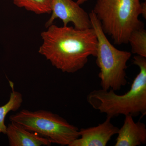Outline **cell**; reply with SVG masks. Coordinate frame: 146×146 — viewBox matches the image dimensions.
<instances>
[{
    "instance_id": "6da1fadb",
    "label": "cell",
    "mask_w": 146,
    "mask_h": 146,
    "mask_svg": "<svg viewBox=\"0 0 146 146\" xmlns=\"http://www.w3.org/2000/svg\"><path fill=\"white\" fill-rule=\"evenodd\" d=\"M47 29L41 33L43 42L38 52L63 72L79 71L89 56H96L98 41L93 28L79 30L53 24Z\"/></svg>"
},
{
    "instance_id": "7a4b0ae2",
    "label": "cell",
    "mask_w": 146,
    "mask_h": 146,
    "mask_svg": "<svg viewBox=\"0 0 146 146\" xmlns=\"http://www.w3.org/2000/svg\"><path fill=\"white\" fill-rule=\"evenodd\" d=\"M133 62L140 69L130 89L123 95H118L112 89H96L86 100L92 108L111 118L120 115L133 117L146 114V57L136 55Z\"/></svg>"
},
{
    "instance_id": "3957f363",
    "label": "cell",
    "mask_w": 146,
    "mask_h": 146,
    "mask_svg": "<svg viewBox=\"0 0 146 146\" xmlns=\"http://www.w3.org/2000/svg\"><path fill=\"white\" fill-rule=\"evenodd\" d=\"M140 0H97L94 12L105 34L117 45L127 44L132 32L144 28Z\"/></svg>"
},
{
    "instance_id": "277c9868",
    "label": "cell",
    "mask_w": 146,
    "mask_h": 146,
    "mask_svg": "<svg viewBox=\"0 0 146 146\" xmlns=\"http://www.w3.org/2000/svg\"><path fill=\"white\" fill-rule=\"evenodd\" d=\"M92 27L98 41L96 64L100 68L99 78L102 89L119 91L127 83L126 70L131 52L115 48L108 39L100 23L91 11L89 13Z\"/></svg>"
},
{
    "instance_id": "5b68a950",
    "label": "cell",
    "mask_w": 146,
    "mask_h": 146,
    "mask_svg": "<svg viewBox=\"0 0 146 146\" xmlns=\"http://www.w3.org/2000/svg\"><path fill=\"white\" fill-rule=\"evenodd\" d=\"M9 120L46 138L51 143L70 146L80 137L78 128L59 115L47 110L23 109L11 115Z\"/></svg>"
},
{
    "instance_id": "8992f818",
    "label": "cell",
    "mask_w": 146,
    "mask_h": 146,
    "mask_svg": "<svg viewBox=\"0 0 146 146\" xmlns=\"http://www.w3.org/2000/svg\"><path fill=\"white\" fill-rule=\"evenodd\" d=\"M51 16L45 24L46 28L58 18L62 21L63 26L72 23L74 27L78 29L92 28L89 14L76 2L73 0H51Z\"/></svg>"
},
{
    "instance_id": "52a82bcc",
    "label": "cell",
    "mask_w": 146,
    "mask_h": 146,
    "mask_svg": "<svg viewBox=\"0 0 146 146\" xmlns=\"http://www.w3.org/2000/svg\"><path fill=\"white\" fill-rule=\"evenodd\" d=\"M111 118L107 117L96 126L79 129L80 137L70 146H106L112 136L117 134L119 128L111 122Z\"/></svg>"
},
{
    "instance_id": "ba28073f",
    "label": "cell",
    "mask_w": 146,
    "mask_h": 146,
    "mask_svg": "<svg viewBox=\"0 0 146 146\" xmlns=\"http://www.w3.org/2000/svg\"><path fill=\"white\" fill-rule=\"evenodd\" d=\"M131 115L125 116L119 128L115 146H138L146 143V127L144 123L135 122Z\"/></svg>"
},
{
    "instance_id": "9c48e42d",
    "label": "cell",
    "mask_w": 146,
    "mask_h": 146,
    "mask_svg": "<svg viewBox=\"0 0 146 146\" xmlns=\"http://www.w3.org/2000/svg\"><path fill=\"white\" fill-rule=\"evenodd\" d=\"M5 134L11 146H50L52 144L46 138L13 122H11L7 126Z\"/></svg>"
},
{
    "instance_id": "30bf717a",
    "label": "cell",
    "mask_w": 146,
    "mask_h": 146,
    "mask_svg": "<svg viewBox=\"0 0 146 146\" xmlns=\"http://www.w3.org/2000/svg\"><path fill=\"white\" fill-rule=\"evenodd\" d=\"M11 88L9 100L5 104L0 106V133L6 134L7 126L5 123L6 117L11 111H17L21 107L23 102L22 94L14 89V84L9 80Z\"/></svg>"
},
{
    "instance_id": "8fae6325",
    "label": "cell",
    "mask_w": 146,
    "mask_h": 146,
    "mask_svg": "<svg viewBox=\"0 0 146 146\" xmlns=\"http://www.w3.org/2000/svg\"><path fill=\"white\" fill-rule=\"evenodd\" d=\"M20 8H24L35 14H50L51 13V0H11Z\"/></svg>"
},
{
    "instance_id": "7c38bea8",
    "label": "cell",
    "mask_w": 146,
    "mask_h": 146,
    "mask_svg": "<svg viewBox=\"0 0 146 146\" xmlns=\"http://www.w3.org/2000/svg\"><path fill=\"white\" fill-rule=\"evenodd\" d=\"M128 43L130 44L132 53L146 57V31L144 27L132 32Z\"/></svg>"
},
{
    "instance_id": "4fadbf2b",
    "label": "cell",
    "mask_w": 146,
    "mask_h": 146,
    "mask_svg": "<svg viewBox=\"0 0 146 146\" xmlns=\"http://www.w3.org/2000/svg\"><path fill=\"white\" fill-rule=\"evenodd\" d=\"M141 15L145 19L146 18V3L145 2L141 3Z\"/></svg>"
},
{
    "instance_id": "5bb4252c",
    "label": "cell",
    "mask_w": 146,
    "mask_h": 146,
    "mask_svg": "<svg viewBox=\"0 0 146 146\" xmlns=\"http://www.w3.org/2000/svg\"><path fill=\"white\" fill-rule=\"evenodd\" d=\"M88 1V0H77L76 2L79 5H80L86 2L87 1Z\"/></svg>"
},
{
    "instance_id": "9a60e30c",
    "label": "cell",
    "mask_w": 146,
    "mask_h": 146,
    "mask_svg": "<svg viewBox=\"0 0 146 146\" xmlns=\"http://www.w3.org/2000/svg\"><path fill=\"white\" fill-rule=\"evenodd\" d=\"M144 1H146V0H144Z\"/></svg>"
}]
</instances>
